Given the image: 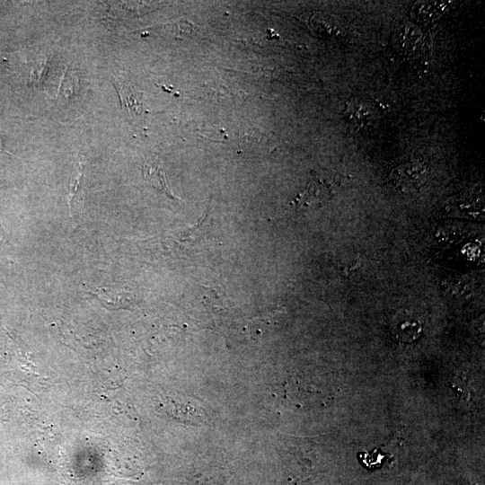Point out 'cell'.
<instances>
[{"label":"cell","instance_id":"obj_1","mask_svg":"<svg viewBox=\"0 0 485 485\" xmlns=\"http://www.w3.org/2000/svg\"><path fill=\"white\" fill-rule=\"evenodd\" d=\"M113 84L119 93L121 106L132 124L143 127L148 110L143 101L141 93L121 78H114Z\"/></svg>","mask_w":485,"mask_h":485},{"label":"cell","instance_id":"obj_2","mask_svg":"<svg viewBox=\"0 0 485 485\" xmlns=\"http://www.w3.org/2000/svg\"><path fill=\"white\" fill-rule=\"evenodd\" d=\"M428 167L422 162H409L395 168L392 180L396 187L404 190H417L428 178Z\"/></svg>","mask_w":485,"mask_h":485},{"label":"cell","instance_id":"obj_3","mask_svg":"<svg viewBox=\"0 0 485 485\" xmlns=\"http://www.w3.org/2000/svg\"><path fill=\"white\" fill-rule=\"evenodd\" d=\"M331 197L330 185L319 179H312L305 189L295 198L293 204L299 208L316 207L326 203Z\"/></svg>","mask_w":485,"mask_h":485},{"label":"cell","instance_id":"obj_4","mask_svg":"<svg viewBox=\"0 0 485 485\" xmlns=\"http://www.w3.org/2000/svg\"><path fill=\"white\" fill-rule=\"evenodd\" d=\"M84 163L79 161L75 164L71 176L69 193H68V207L69 216L72 220H75L81 214L84 199Z\"/></svg>","mask_w":485,"mask_h":485},{"label":"cell","instance_id":"obj_5","mask_svg":"<svg viewBox=\"0 0 485 485\" xmlns=\"http://www.w3.org/2000/svg\"><path fill=\"white\" fill-rule=\"evenodd\" d=\"M143 175L149 185L164 193L168 198L176 199L167 186L163 163L158 157L153 156L146 159L143 165Z\"/></svg>","mask_w":485,"mask_h":485},{"label":"cell","instance_id":"obj_6","mask_svg":"<svg viewBox=\"0 0 485 485\" xmlns=\"http://www.w3.org/2000/svg\"><path fill=\"white\" fill-rule=\"evenodd\" d=\"M392 331L397 340L402 342H412L419 337L422 326L416 320L403 319L393 324Z\"/></svg>","mask_w":485,"mask_h":485},{"label":"cell","instance_id":"obj_7","mask_svg":"<svg viewBox=\"0 0 485 485\" xmlns=\"http://www.w3.org/2000/svg\"><path fill=\"white\" fill-rule=\"evenodd\" d=\"M361 463L369 470L380 468L386 461L388 454H384L379 449H375L370 453H361L357 454Z\"/></svg>","mask_w":485,"mask_h":485},{"label":"cell","instance_id":"obj_8","mask_svg":"<svg viewBox=\"0 0 485 485\" xmlns=\"http://www.w3.org/2000/svg\"><path fill=\"white\" fill-rule=\"evenodd\" d=\"M1 147H2V145H1V143H0V149H1Z\"/></svg>","mask_w":485,"mask_h":485}]
</instances>
